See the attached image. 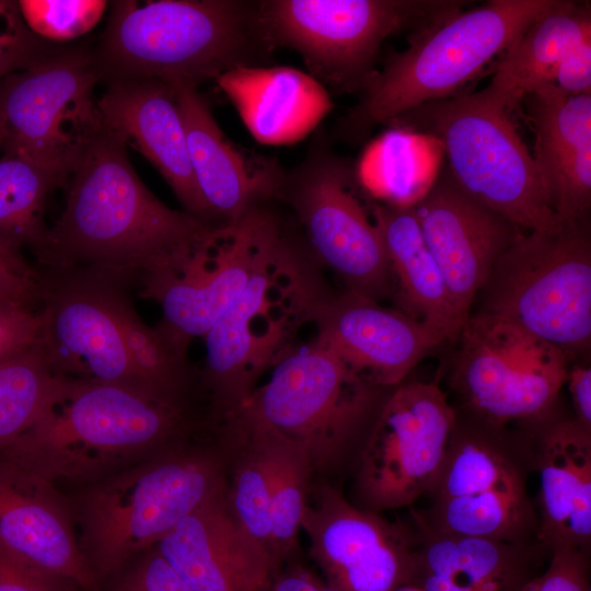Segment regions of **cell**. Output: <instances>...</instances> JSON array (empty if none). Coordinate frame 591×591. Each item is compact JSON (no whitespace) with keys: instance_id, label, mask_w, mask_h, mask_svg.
<instances>
[{"instance_id":"6da1fadb","label":"cell","mask_w":591,"mask_h":591,"mask_svg":"<svg viewBox=\"0 0 591 591\" xmlns=\"http://www.w3.org/2000/svg\"><path fill=\"white\" fill-rule=\"evenodd\" d=\"M104 129L68 177L65 208L35 253L45 269L92 268L132 283L174 267L212 227L160 201Z\"/></svg>"},{"instance_id":"484cf974","label":"cell","mask_w":591,"mask_h":591,"mask_svg":"<svg viewBox=\"0 0 591 591\" xmlns=\"http://www.w3.org/2000/svg\"><path fill=\"white\" fill-rule=\"evenodd\" d=\"M216 81L253 138L265 146L302 140L334 107L320 81L289 66L241 67Z\"/></svg>"},{"instance_id":"30bf717a","label":"cell","mask_w":591,"mask_h":591,"mask_svg":"<svg viewBox=\"0 0 591 591\" xmlns=\"http://www.w3.org/2000/svg\"><path fill=\"white\" fill-rule=\"evenodd\" d=\"M381 389L355 374L316 340L293 347L225 427L298 443L313 468L334 463L374 410Z\"/></svg>"},{"instance_id":"7402d4cb","label":"cell","mask_w":591,"mask_h":591,"mask_svg":"<svg viewBox=\"0 0 591 591\" xmlns=\"http://www.w3.org/2000/svg\"><path fill=\"white\" fill-rule=\"evenodd\" d=\"M0 553L67 578L84 591L99 581L55 484L0 460Z\"/></svg>"},{"instance_id":"d6986e66","label":"cell","mask_w":591,"mask_h":591,"mask_svg":"<svg viewBox=\"0 0 591 591\" xmlns=\"http://www.w3.org/2000/svg\"><path fill=\"white\" fill-rule=\"evenodd\" d=\"M313 322L315 340L380 389L399 385L425 356L444 343L420 321L348 290L326 296Z\"/></svg>"},{"instance_id":"1f68e13d","label":"cell","mask_w":591,"mask_h":591,"mask_svg":"<svg viewBox=\"0 0 591 591\" xmlns=\"http://www.w3.org/2000/svg\"><path fill=\"white\" fill-rule=\"evenodd\" d=\"M225 430L255 439L266 452L270 478L273 545L281 567L297 548L302 518L310 500V479L314 471L311 459L304 448L278 436L227 427Z\"/></svg>"},{"instance_id":"52a82bcc","label":"cell","mask_w":591,"mask_h":591,"mask_svg":"<svg viewBox=\"0 0 591 591\" xmlns=\"http://www.w3.org/2000/svg\"><path fill=\"white\" fill-rule=\"evenodd\" d=\"M390 124L440 141L457 186L522 230L555 232L565 223L508 109L484 90L421 104Z\"/></svg>"},{"instance_id":"ac0fdd59","label":"cell","mask_w":591,"mask_h":591,"mask_svg":"<svg viewBox=\"0 0 591 591\" xmlns=\"http://www.w3.org/2000/svg\"><path fill=\"white\" fill-rule=\"evenodd\" d=\"M413 208L455 308L468 318L494 265L524 231L466 195L448 167Z\"/></svg>"},{"instance_id":"ab89813d","label":"cell","mask_w":591,"mask_h":591,"mask_svg":"<svg viewBox=\"0 0 591 591\" xmlns=\"http://www.w3.org/2000/svg\"><path fill=\"white\" fill-rule=\"evenodd\" d=\"M35 304L23 301L0 302V360L40 337L43 321L39 308H35Z\"/></svg>"},{"instance_id":"4dcf8cb0","label":"cell","mask_w":591,"mask_h":591,"mask_svg":"<svg viewBox=\"0 0 591 591\" xmlns=\"http://www.w3.org/2000/svg\"><path fill=\"white\" fill-rule=\"evenodd\" d=\"M103 273L107 304L119 325L138 376L152 392L186 402L193 378L187 356L172 348L155 328L140 318L127 292V286L131 283L128 278L112 271Z\"/></svg>"},{"instance_id":"3957f363","label":"cell","mask_w":591,"mask_h":591,"mask_svg":"<svg viewBox=\"0 0 591 591\" xmlns=\"http://www.w3.org/2000/svg\"><path fill=\"white\" fill-rule=\"evenodd\" d=\"M276 47L262 0H120L93 49L102 80L157 79L198 86L241 68L269 66Z\"/></svg>"},{"instance_id":"ba28073f","label":"cell","mask_w":591,"mask_h":591,"mask_svg":"<svg viewBox=\"0 0 591 591\" xmlns=\"http://www.w3.org/2000/svg\"><path fill=\"white\" fill-rule=\"evenodd\" d=\"M463 0H262L273 45L297 51L310 74L338 93L361 92L384 40L412 38L451 19Z\"/></svg>"},{"instance_id":"5bb4252c","label":"cell","mask_w":591,"mask_h":591,"mask_svg":"<svg viewBox=\"0 0 591 591\" xmlns=\"http://www.w3.org/2000/svg\"><path fill=\"white\" fill-rule=\"evenodd\" d=\"M453 384L487 421L542 417L566 382L567 356L498 317L470 315L459 337Z\"/></svg>"},{"instance_id":"9c48e42d","label":"cell","mask_w":591,"mask_h":591,"mask_svg":"<svg viewBox=\"0 0 591 591\" xmlns=\"http://www.w3.org/2000/svg\"><path fill=\"white\" fill-rule=\"evenodd\" d=\"M483 313L543 340L567 357L591 340V241L587 221L522 233L477 293ZM475 298V299H476Z\"/></svg>"},{"instance_id":"4316f807","label":"cell","mask_w":591,"mask_h":591,"mask_svg":"<svg viewBox=\"0 0 591 591\" xmlns=\"http://www.w3.org/2000/svg\"><path fill=\"white\" fill-rule=\"evenodd\" d=\"M399 311L420 321L444 341L459 337L467 321L455 308L443 275L428 248L413 206L372 202Z\"/></svg>"},{"instance_id":"9a60e30c","label":"cell","mask_w":591,"mask_h":591,"mask_svg":"<svg viewBox=\"0 0 591 591\" xmlns=\"http://www.w3.org/2000/svg\"><path fill=\"white\" fill-rule=\"evenodd\" d=\"M456 415L434 383H401L381 405L362 452L359 490L375 511L414 502L432 488Z\"/></svg>"},{"instance_id":"cb8c5ba5","label":"cell","mask_w":591,"mask_h":591,"mask_svg":"<svg viewBox=\"0 0 591 591\" xmlns=\"http://www.w3.org/2000/svg\"><path fill=\"white\" fill-rule=\"evenodd\" d=\"M154 547L196 591H270L278 573L237 528L227 489L182 519Z\"/></svg>"},{"instance_id":"74e56055","label":"cell","mask_w":591,"mask_h":591,"mask_svg":"<svg viewBox=\"0 0 591 591\" xmlns=\"http://www.w3.org/2000/svg\"><path fill=\"white\" fill-rule=\"evenodd\" d=\"M552 552L547 569L538 577L529 578L518 591H590L583 551L560 547Z\"/></svg>"},{"instance_id":"bcb514c9","label":"cell","mask_w":591,"mask_h":591,"mask_svg":"<svg viewBox=\"0 0 591 591\" xmlns=\"http://www.w3.org/2000/svg\"><path fill=\"white\" fill-rule=\"evenodd\" d=\"M0 266L27 279L37 280L38 273L31 268L18 252L0 242Z\"/></svg>"},{"instance_id":"60d3db41","label":"cell","mask_w":591,"mask_h":591,"mask_svg":"<svg viewBox=\"0 0 591 591\" xmlns=\"http://www.w3.org/2000/svg\"><path fill=\"white\" fill-rule=\"evenodd\" d=\"M71 580L0 553V591H73Z\"/></svg>"},{"instance_id":"d6a6232c","label":"cell","mask_w":591,"mask_h":591,"mask_svg":"<svg viewBox=\"0 0 591 591\" xmlns=\"http://www.w3.org/2000/svg\"><path fill=\"white\" fill-rule=\"evenodd\" d=\"M59 181L33 161L12 152L0 158V242L34 254L43 244L48 227L44 210L51 189Z\"/></svg>"},{"instance_id":"f1b7e54d","label":"cell","mask_w":591,"mask_h":591,"mask_svg":"<svg viewBox=\"0 0 591 591\" xmlns=\"http://www.w3.org/2000/svg\"><path fill=\"white\" fill-rule=\"evenodd\" d=\"M587 39H591L590 3L557 0L502 53L484 91L505 108H513L534 89L553 82L560 59Z\"/></svg>"},{"instance_id":"8d00e7d4","label":"cell","mask_w":591,"mask_h":591,"mask_svg":"<svg viewBox=\"0 0 591 591\" xmlns=\"http://www.w3.org/2000/svg\"><path fill=\"white\" fill-rule=\"evenodd\" d=\"M56 47L25 24L18 2L0 0V83L49 55Z\"/></svg>"},{"instance_id":"277c9868","label":"cell","mask_w":591,"mask_h":591,"mask_svg":"<svg viewBox=\"0 0 591 591\" xmlns=\"http://www.w3.org/2000/svg\"><path fill=\"white\" fill-rule=\"evenodd\" d=\"M300 229L283 221L280 240L243 292L204 335L201 384L221 419L235 413L258 380L293 347L300 328L329 294Z\"/></svg>"},{"instance_id":"603a6c76","label":"cell","mask_w":591,"mask_h":591,"mask_svg":"<svg viewBox=\"0 0 591 591\" xmlns=\"http://www.w3.org/2000/svg\"><path fill=\"white\" fill-rule=\"evenodd\" d=\"M97 107L105 129L155 166L185 211L213 225L192 170L172 83L157 79L107 82Z\"/></svg>"},{"instance_id":"ee69618b","label":"cell","mask_w":591,"mask_h":591,"mask_svg":"<svg viewBox=\"0 0 591 591\" xmlns=\"http://www.w3.org/2000/svg\"><path fill=\"white\" fill-rule=\"evenodd\" d=\"M270 591H337L325 580L299 564L280 568L276 575Z\"/></svg>"},{"instance_id":"4fadbf2b","label":"cell","mask_w":591,"mask_h":591,"mask_svg":"<svg viewBox=\"0 0 591 591\" xmlns=\"http://www.w3.org/2000/svg\"><path fill=\"white\" fill-rule=\"evenodd\" d=\"M271 202L212 225L174 267L138 280L141 297L161 306L157 332L179 354L187 356L189 343L204 337L276 248L283 220Z\"/></svg>"},{"instance_id":"836d02e7","label":"cell","mask_w":591,"mask_h":591,"mask_svg":"<svg viewBox=\"0 0 591 591\" xmlns=\"http://www.w3.org/2000/svg\"><path fill=\"white\" fill-rule=\"evenodd\" d=\"M60 375L42 337L0 360V452L37 420Z\"/></svg>"},{"instance_id":"f546056e","label":"cell","mask_w":591,"mask_h":591,"mask_svg":"<svg viewBox=\"0 0 591 591\" xmlns=\"http://www.w3.org/2000/svg\"><path fill=\"white\" fill-rule=\"evenodd\" d=\"M528 579L523 560L502 541L438 531L416 553L410 586L422 591H518Z\"/></svg>"},{"instance_id":"f35d334b","label":"cell","mask_w":591,"mask_h":591,"mask_svg":"<svg viewBox=\"0 0 591 591\" xmlns=\"http://www.w3.org/2000/svg\"><path fill=\"white\" fill-rule=\"evenodd\" d=\"M113 591H196L153 547L116 582Z\"/></svg>"},{"instance_id":"d590c367","label":"cell","mask_w":591,"mask_h":591,"mask_svg":"<svg viewBox=\"0 0 591 591\" xmlns=\"http://www.w3.org/2000/svg\"><path fill=\"white\" fill-rule=\"evenodd\" d=\"M26 26L46 42H67L91 31L101 20L107 2L103 0H21L18 1Z\"/></svg>"},{"instance_id":"ffe728a7","label":"cell","mask_w":591,"mask_h":591,"mask_svg":"<svg viewBox=\"0 0 591 591\" xmlns=\"http://www.w3.org/2000/svg\"><path fill=\"white\" fill-rule=\"evenodd\" d=\"M430 491L440 532L503 542L529 522L519 472L497 449L477 439L451 442Z\"/></svg>"},{"instance_id":"7a4b0ae2","label":"cell","mask_w":591,"mask_h":591,"mask_svg":"<svg viewBox=\"0 0 591 591\" xmlns=\"http://www.w3.org/2000/svg\"><path fill=\"white\" fill-rule=\"evenodd\" d=\"M186 402L61 374L37 420L0 460L53 484H92L183 441Z\"/></svg>"},{"instance_id":"c3c4849f","label":"cell","mask_w":591,"mask_h":591,"mask_svg":"<svg viewBox=\"0 0 591 591\" xmlns=\"http://www.w3.org/2000/svg\"><path fill=\"white\" fill-rule=\"evenodd\" d=\"M2 141H3V126H2V118L0 114V147L2 146Z\"/></svg>"},{"instance_id":"8992f818","label":"cell","mask_w":591,"mask_h":591,"mask_svg":"<svg viewBox=\"0 0 591 591\" xmlns=\"http://www.w3.org/2000/svg\"><path fill=\"white\" fill-rule=\"evenodd\" d=\"M225 489L220 461L183 441L85 485L76 503L78 543L97 581L153 548L182 519Z\"/></svg>"},{"instance_id":"f6af8a7d","label":"cell","mask_w":591,"mask_h":591,"mask_svg":"<svg viewBox=\"0 0 591 591\" xmlns=\"http://www.w3.org/2000/svg\"><path fill=\"white\" fill-rule=\"evenodd\" d=\"M38 279L21 277L0 266V302L23 301L37 304Z\"/></svg>"},{"instance_id":"7bdbcfd3","label":"cell","mask_w":591,"mask_h":591,"mask_svg":"<svg viewBox=\"0 0 591 591\" xmlns=\"http://www.w3.org/2000/svg\"><path fill=\"white\" fill-rule=\"evenodd\" d=\"M566 382L572 399L576 420L591 431V369L575 366L568 369Z\"/></svg>"},{"instance_id":"44dd1931","label":"cell","mask_w":591,"mask_h":591,"mask_svg":"<svg viewBox=\"0 0 591 591\" xmlns=\"http://www.w3.org/2000/svg\"><path fill=\"white\" fill-rule=\"evenodd\" d=\"M170 83L184 123L192 170L211 223L234 222L253 207L276 200L285 172L279 163L237 149L196 85Z\"/></svg>"},{"instance_id":"7c38bea8","label":"cell","mask_w":591,"mask_h":591,"mask_svg":"<svg viewBox=\"0 0 591 591\" xmlns=\"http://www.w3.org/2000/svg\"><path fill=\"white\" fill-rule=\"evenodd\" d=\"M356 174L318 132L303 160L283 172L276 200L293 211L313 257L333 270L346 290L376 302L392 297L383 241L356 192Z\"/></svg>"},{"instance_id":"2e32d148","label":"cell","mask_w":591,"mask_h":591,"mask_svg":"<svg viewBox=\"0 0 591 591\" xmlns=\"http://www.w3.org/2000/svg\"><path fill=\"white\" fill-rule=\"evenodd\" d=\"M37 303L40 337L58 373L157 394L132 367L106 301L103 270L45 269L38 277Z\"/></svg>"},{"instance_id":"e575fe53","label":"cell","mask_w":591,"mask_h":591,"mask_svg":"<svg viewBox=\"0 0 591 591\" xmlns=\"http://www.w3.org/2000/svg\"><path fill=\"white\" fill-rule=\"evenodd\" d=\"M237 441L239 456L231 480L227 484V502L237 528L255 548L277 571L273 545L270 478L267 455L255 439L228 432Z\"/></svg>"},{"instance_id":"e0dca14e","label":"cell","mask_w":591,"mask_h":591,"mask_svg":"<svg viewBox=\"0 0 591 591\" xmlns=\"http://www.w3.org/2000/svg\"><path fill=\"white\" fill-rule=\"evenodd\" d=\"M301 529L325 581L337 591H396L410 586L416 552L406 535L372 511L321 486L305 508Z\"/></svg>"},{"instance_id":"8fae6325","label":"cell","mask_w":591,"mask_h":591,"mask_svg":"<svg viewBox=\"0 0 591 591\" xmlns=\"http://www.w3.org/2000/svg\"><path fill=\"white\" fill-rule=\"evenodd\" d=\"M102 81L93 49L55 48L0 83L2 148L38 164L63 185L104 129L94 97Z\"/></svg>"},{"instance_id":"83f0119b","label":"cell","mask_w":591,"mask_h":591,"mask_svg":"<svg viewBox=\"0 0 591 591\" xmlns=\"http://www.w3.org/2000/svg\"><path fill=\"white\" fill-rule=\"evenodd\" d=\"M540 484L542 542L583 551L591 538V431L576 419L545 434Z\"/></svg>"},{"instance_id":"d4e9b609","label":"cell","mask_w":591,"mask_h":591,"mask_svg":"<svg viewBox=\"0 0 591 591\" xmlns=\"http://www.w3.org/2000/svg\"><path fill=\"white\" fill-rule=\"evenodd\" d=\"M522 101L551 207L565 222L586 219L591 206V94L569 95L546 82Z\"/></svg>"},{"instance_id":"b9f144b4","label":"cell","mask_w":591,"mask_h":591,"mask_svg":"<svg viewBox=\"0 0 591 591\" xmlns=\"http://www.w3.org/2000/svg\"><path fill=\"white\" fill-rule=\"evenodd\" d=\"M552 81L569 95L591 94V39L573 47L560 59Z\"/></svg>"},{"instance_id":"5b68a950","label":"cell","mask_w":591,"mask_h":591,"mask_svg":"<svg viewBox=\"0 0 591 591\" xmlns=\"http://www.w3.org/2000/svg\"><path fill=\"white\" fill-rule=\"evenodd\" d=\"M556 1L490 0L412 38L407 49L391 51L334 135L356 144L407 111L454 96Z\"/></svg>"},{"instance_id":"7dc6e473","label":"cell","mask_w":591,"mask_h":591,"mask_svg":"<svg viewBox=\"0 0 591 591\" xmlns=\"http://www.w3.org/2000/svg\"><path fill=\"white\" fill-rule=\"evenodd\" d=\"M396 591H422V590L416 586H404L397 589Z\"/></svg>"}]
</instances>
